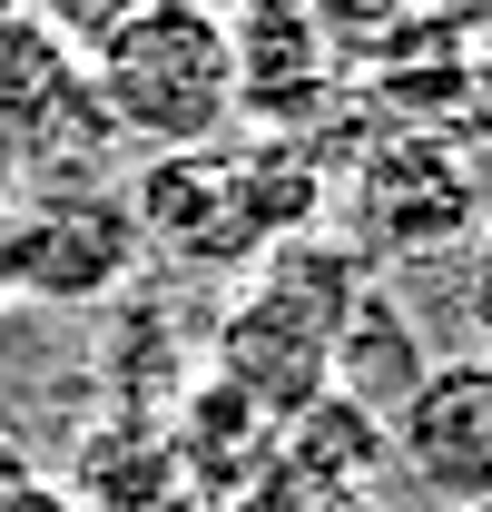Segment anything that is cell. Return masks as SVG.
Here are the masks:
<instances>
[{
	"instance_id": "cell-1",
	"label": "cell",
	"mask_w": 492,
	"mask_h": 512,
	"mask_svg": "<svg viewBox=\"0 0 492 512\" xmlns=\"http://www.w3.org/2000/svg\"><path fill=\"white\" fill-rule=\"evenodd\" d=\"M89 79H99L109 128L148 158L227 148L237 128V40L217 10H187V0H148L128 30H109L89 50Z\"/></svg>"
},
{
	"instance_id": "cell-2",
	"label": "cell",
	"mask_w": 492,
	"mask_h": 512,
	"mask_svg": "<svg viewBox=\"0 0 492 512\" xmlns=\"http://www.w3.org/2000/svg\"><path fill=\"white\" fill-rule=\"evenodd\" d=\"M355 247L365 256H443L483 227V188L463 168L453 138L433 128H394L355 158Z\"/></svg>"
},
{
	"instance_id": "cell-3",
	"label": "cell",
	"mask_w": 492,
	"mask_h": 512,
	"mask_svg": "<svg viewBox=\"0 0 492 512\" xmlns=\"http://www.w3.org/2000/svg\"><path fill=\"white\" fill-rule=\"evenodd\" d=\"M99 148H119V128L99 109L89 60L20 10L0 30V158L10 168H89Z\"/></svg>"
},
{
	"instance_id": "cell-4",
	"label": "cell",
	"mask_w": 492,
	"mask_h": 512,
	"mask_svg": "<svg viewBox=\"0 0 492 512\" xmlns=\"http://www.w3.org/2000/svg\"><path fill=\"white\" fill-rule=\"evenodd\" d=\"M384 444L433 512L492 503V355H433L424 384L384 414Z\"/></svg>"
},
{
	"instance_id": "cell-5",
	"label": "cell",
	"mask_w": 492,
	"mask_h": 512,
	"mask_svg": "<svg viewBox=\"0 0 492 512\" xmlns=\"http://www.w3.org/2000/svg\"><path fill=\"white\" fill-rule=\"evenodd\" d=\"M128 217H138V247H158L168 266H197V276H256V256H266L227 148L148 158L138 188H128Z\"/></svg>"
},
{
	"instance_id": "cell-6",
	"label": "cell",
	"mask_w": 492,
	"mask_h": 512,
	"mask_svg": "<svg viewBox=\"0 0 492 512\" xmlns=\"http://www.w3.org/2000/svg\"><path fill=\"white\" fill-rule=\"evenodd\" d=\"M10 227H20V296H40V306H89L138 276V217H128V197L89 188V178L10 197Z\"/></svg>"
},
{
	"instance_id": "cell-7",
	"label": "cell",
	"mask_w": 492,
	"mask_h": 512,
	"mask_svg": "<svg viewBox=\"0 0 492 512\" xmlns=\"http://www.w3.org/2000/svg\"><path fill=\"white\" fill-rule=\"evenodd\" d=\"M237 128L256 138H306L315 109L335 99V30L315 0H237Z\"/></svg>"
},
{
	"instance_id": "cell-8",
	"label": "cell",
	"mask_w": 492,
	"mask_h": 512,
	"mask_svg": "<svg viewBox=\"0 0 492 512\" xmlns=\"http://www.w3.org/2000/svg\"><path fill=\"white\" fill-rule=\"evenodd\" d=\"M207 375L237 384V394L266 414V424H296L315 394H335V345L246 286L237 306L217 316V355H207Z\"/></svg>"
},
{
	"instance_id": "cell-9",
	"label": "cell",
	"mask_w": 492,
	"mask_h": 512,
	"mask_svg": "<svg viewBox=\"0 0 492 512\" xmlns=\"http://www.w3.org/2000/svg\"><path fill=\"white\" fill-rule=\"evenodd\" d=\"M168 453H178V483H187V503H207V512H237V493L266 473V453H276V424L246 404L237 384H217V375H197L178 394V414H168Z\"/></svg>"
},
{
	"instance_id": "cell-10",
	"label": "cell",
	"mask_w": 492,
	"mask_h": 512,
	"mask_svg": "<svg viewBox=\"0 0 492 512\" xmlns=\"http://www.w3.org/2000/svg\"><path fill=\"white\" fill-rule=\"evenodd\" d=\"M60 493L79 512H197L178 483V453H168V424H148L138 404H119L109 424L79 434V463Z\"/></svg>"
},
{
	"instance_id": "cell-11",
	"label": "cell",
	"mask_w": 492,
	"mask_h": 512,
	"mask_svg": "<svg viewBox=\"0 0 492 512\" xmlns=\"http://www.w3.org/2000/svg\"><path fill=\"white\" fill-rule=\"evenodd\" d=\"M424 335H414V316H404V296L394 286H365L355 296V316L335 325V394H355L365 414H394L414 384H424Z\"/></svg>"
},
{
	"instance_id": "cell-12",
	"label": "cell",
	"mask_w": 492,
	"mask_h": 512,
	"mask_svg": "<svg viewBox=\"0 0 492 512\" xmlns=\"http://www.w3.org/2000/svg\"><path fill=\"white\" fill-rule=\"evenodd\" d=\"M276 453H296L306 473H325V483H345V493H365L394 473V444H384V414H365L355 394H315L296 424H276Z\"/></svg>"
},
{
	"instance_id": "cell-13",
	"label": "cell",
	"mask_w": 492,
	"mask_h": 512,
	"mask_svg": "<svg viewBox=\"0 0 492 512\" xmlns=\"http://www.w3.org/2000/svg\"><path fill=\"white\" fill-rule=\"evenodd\" d=\"M384 20H394V40H384L394 60H443L492 30V0H384Z\"/></svg>"
},
{
	"instance_id": "cell-14",
	"label": "cell",
	"mask_w": 492,
	"mask_h": 512,
	"mask_svg": "<svg viewBox=\"0 0 492 512\" xmlns=\"http://www.w3.org/2000/svg\"><path fill=\"white\" fill-rule=\"evenodd\" d=\"M237 512H374V503L345 493V483H325V473H306L296 453H266V473L237 493Z\"/></svg>"
},
{
	"instance_id": "cell-15",
	"label": "cell",
	"mask_w": 492,
	"mask_h": 512,
	"mask_svg": "<svg viewBox=\"0 0 492 512\" xmlns=\"http://www.w3.org/2000/svg\"><path fill=\"white\" fill-rule=\"evenodd\" d=\"M138 10H148V0H30V20H40V30H60L79 60H89V50H99L109 30H128Z\"/></svg>"
},
{
	"instance_id": "cell-16",
	"label": "cell",
	"mask_w": 492,
	"mask_h": 512,
	"mask_svg": "<svg viewBox=\"0 0 492 512\" xmlns=\"http://www.w3.org/2000/svg\"><path fill=\"white\" fill-rule=\"evenodd\" d=\"M463 306H473V335L492 355V197H483V227H473V266H463Z\"/></svg>"
},
{
	"instance_id": "cell-17",
	"label": "cell",
	"mask_w": 492,
	"mask_h": 512,
	"mask_svg": "<svg viewBox=\"0 0 492 512\" xmlns=\"http://www.w3.org/2000/svg\"><path fill=\"white\" fill-rule=\"evenodd\" d=\"M0 512H79V503H69L60 483H40V473H30V483H20V493H10Z\"/></svg>"
},
{
	"instance_id": "cell-18",
	"label": "cell",
	"mask_w": 492,
	"mask_h": 512,
	"mask_svg": "<svg viewBox=\"0 0 492 512\" xmlns=\"http://www.w3.org/2000/svg\"><path fill=\"white\" fill-rule=\"evenodd\" d=\"M30 473H40V463H30V453H20V444H10V434H0V503H10V493H20Z\"/></svg>"
},
{
	"instance_id": "cell-19",
	"label": "cell",
	"mask_w": 492,
	"mask_h": 512,
	"mask_svg": "<svg viewBox=\"0 0 492 512\" xmlns=\"http://www.w3.org/2000/svg\"><path fill=\"white\" fill-rule=\"evenodd\" d=\"M20 10H30V0H0V30H10V20H20Z\"/></svg>"
},
{
	"instance_id": "cell-20",
	"label": "cell",
	"mask_w": 492,
	"mask_h": 512,
	"mask_svg": "<svg viewBox=\"0 0 492 512\" xmlns=\"http://www.w3.org/2000/svg\"><path fill=\"white\" fill-rule=\"evenodd\" d=\"M187 10H217V20H227V10H237V0H187Z\"/></svg>"
},
{
	"instance_id": "cell-21",
	"label": "cell",
	"mask_w": 492,
	"mask_h": 512,
	"mask_svg": "<svg viewBox=\"0 0 492 512\" xmlns=\"http://www.w3.org/2000/svg\"><path fill=\"white\" fill-rule=\"evenodd\" d=\"M453 512H492V503H453Z\"/></svg>"
},
{
	"instance_id": "cell-22",
	"label": "cell",
	"mask_w": 492,
	"mask_h": 512,
	"mask_svg": "<svg viewBox=\"0 0 492 512\" xmlns=\"http://www.w3.org/2000/svg\"><path fill=\"white\" fill-rule=\"evenodd\" d=\"M197 512H207V503H197Z\"/></svg>"
}]
</instances>
